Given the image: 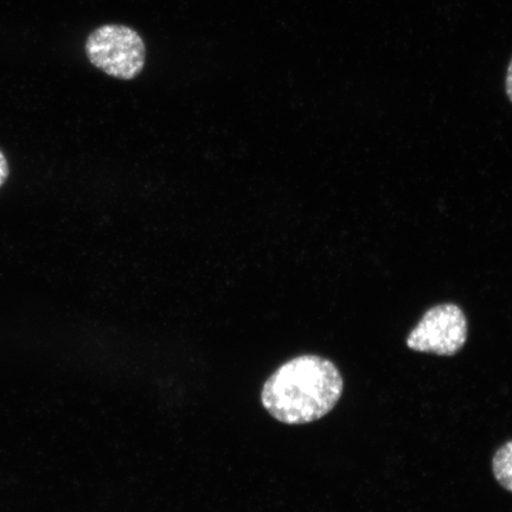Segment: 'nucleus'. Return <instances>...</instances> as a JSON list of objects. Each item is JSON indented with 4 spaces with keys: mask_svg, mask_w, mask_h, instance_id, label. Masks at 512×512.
I'll return each instance as SVG.
<instances>
[{
    "mask_svg": "<svg viewBox=\"0 0 512 512\" xmlns=\"http://www.w3.org/2000/svg\"><path fill=\"white\" fill-rule=\"evenodd\" d=\"M338 368L326 358L304 355L275 370L262 388L261 401L275 420L305 425L324 418L343 394Z\"/></svg>",
    "mask_w": 512,
    "mask_h": 512,
    "instance_id": "obj_1",
    "label": "nucleus"
},
{
    "mask_svg": "<svg viewBox=\"0 0 512 512\" xmlns=\"http://www.w3.org/2000/svg\"><path fill=\"white\" fill-rule=\"evenodd\" d=\"M85 50L88 61L114 79H136L145 67L143 38L126 25L106 24L95 29L87 38Z\"/></svg>",
    "mask_w": 512,
    "mask_h": 512,
    "instance_id": "obj_2",
    "label": "nucleus"
},
{
    "mask_svg": "<svg viewBox=\"0 0 512 512\" xmlns=\"http://www.w3.org/2000/svg\"><path fill=\"white\" fill-rule=\"evenodd\" d=\"M467 341V319L456 304L433 306L407 338V347L438 356H454Z\"/></svg>",
    "mask_w": 512,
    "mask_h": 512,
    "instance_id": "obj_3",
    "label": "nucleus"
},
{
    "mask_svg": "<svg viewBox=\"0 0 512 512\" xmlns=\"http://www.w3.org/2000/svg\"><path fill=\"white\" fill-rule=\"evenodd\" d=\"M492 471L499 485L512 492V440L498 448L492 459Z\"/></svg>",
    "mask_w": 512,
    "mask_h": 512,
    "instance_id": "obj_4",
    "label": "nucleus"
},
{
    "mask_svg": "<svg viewBox=\"0 0 512 512\" xmlns=\"http://www.w3.org/2000/svg\"><path fill=\"white\" fill-rule=\"evenodd\" d=\"M10 175V168L8 159H6L2 150H0V188L3 187L6 181H8Z\"/></svg>",
    "mask_w": 512,
    "mask_h": 512,
    "instance_id": "obj_5",
    "label": "nucleus"
},
{
    "mask_svg": "<svg viewBox=\"0 0 512 512\" xmlns=\"http://www.w3.org/2000/svg\"><path fill=\"white\" fill-rule=\"evenodd\" d=\"M505 92H507L508 98L512 104V60L509 63L507 79H505Z\"/></svg>",
    "mask_w": 512,
    "mask_h": 512,
    "instance_id": "obj_6",
    "label": "nucleus"
}]
</instances>
